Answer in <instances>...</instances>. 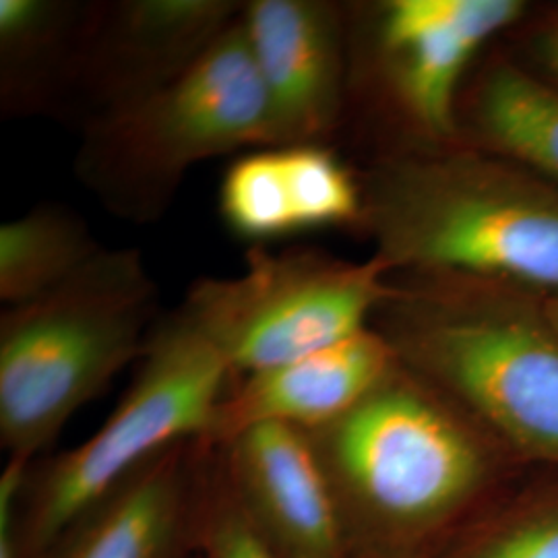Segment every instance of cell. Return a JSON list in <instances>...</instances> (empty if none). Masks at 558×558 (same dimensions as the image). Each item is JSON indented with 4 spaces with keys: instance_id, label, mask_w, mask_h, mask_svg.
I'll use <instances>...</instances> for the list:
<instances>
[{
    "instance_id": "cell-1",
    "label": "cell",
    "mask_w": 558,
    "mask_h": 558,
    "mask_svg": "<svg viewBox=\"0 0 558 558\" xmlns=\"http://www.w3.org/2000/svg\"><path fill=\"white\" fill-rule=\"evenodd\" d=\"M362 230L391 276L558 294V184L468 143L403 145L360 174Z\"/></svg>"
},
{
    "instance_id": "cell-2",
    "label": "cell",
    "mask_w": 558,
    "mask_h": 558,
    "mask_svg": "<svg viewBox=\"0 0 558 558\" xmlns=\"http://www.w3.org/2000/svg\"><path fill=\"white\" fill-rule=\"evenodd\" d=\"M306 435L352 558H430L495 465V437L399 359L352 410Z\"/></svg>"
},
{
    "instance_id": "cell-3",
    "label": "cell",
    "mask_w": 558,
    "mask_h": 558,
    "mask_svg": "<svg viewBox=\"0 0 558 558\" xmlns=\"http://www.w3.org/2000/svg\"><path fill=\"white\" fill-rule=\"evenodd\" d=\"M371 325L490 437L558 465V331L544 296L486 279L399 274Z\"/></svg>"
},
{
    "instance_id": "cell-4",
    "label": "cell",
    "mask_w": 558,
    "mask_h": 558,
    "mask_svg": "<svg viewBox=\"0 0 558 558\" xmlns=\"http://www.w3.org/2000/svg\"><path fill=\"white\" fill-rule=\"evenodd\" d=\"M140 251L101 248L40 299L0 315V445L34 463L66 422L140 360L158 323Z\"/></svg>"
},
{
    "instance_id": "cell-5",
    "label": "cell",
    "mask_w": 558,
    "mask_h": 558,
    "mask_svg": "<svg viewBox=\"0 0 558 558\" xmlns=\"http://www.w3.org/2000/svg\"><path fill=\"white\" fill-rule=\"evenodd\" d=\"M274 145L240 15L179 80L83 126L75 174L106 211L149 223L172 205L193 166Z\"/></svg>"
},
{
    "instance_id": "cell-6",
    "label": "cell",
    "mask_w": 558,
    "mask_h": 558,
    "mask_svg": "<svg viewBox=\"0 0 558 558\" xmlns=\"http://www.w3.org/2000/svg\"><path fill=\"white\" fill-rule=\"evenodd\" d=\"M232 373L180 315L151 329L140 368L100 428L77 447L36 459L13 513L15 558H41L60 532L147 459L205 437Z\"/></svg>"
},
{
    "instance_id": "cell-7",
    "label": "cell",
    "mask_w": 558,
    "mask_h": 558,
    "mask_svg": "<svg viewBox=\"0 0 558 558\" xmlns=\"http://www.w3.org/2000/svg\"><path fill=\"white\" fill-rule=\"evenodd\" d=\"M389 290L391 269L377 255L356 263L308 246H257L236 278L195 281L179 311L242 377L371 327Z\"/></svg>"
},
{
    "instance_id": "cell-8",
    "label": "cell",
    "mask_w": 558,
    "mask_h": 558,
    "mask_svg": "<svg viewBox=\"0 0 558 558\" xmlns=\"http://www.w3.org/2000/svg\"><path fill=\"white\" fill-rule=\"evenodd\" d=\"M350 71L373 83L412 145L458 141V108L480 50L521 20V0H385L371 7ZM408 147V145H405Z\"/></svg>"
},
{
    "instance_id": "cell-9",
    "label": "cell",
    "mask_w": 558,
    "mask_h": 558,
    "mask_svg": "<svg viewBox=\"0 0 558 558\" xmlns=\"http://www.w3.org/2000/svg\"><path fill=\"white\" fill-rule=\"evenodd\" d=\"M236 0L87 4L52 112L81 126L179 80L240 20Z\"/></svg>"
},
{
    "instance_id": "cell-10",
    "label": "cell",
    "mask_w": 558,
    "mask_h": 558,
    "mask_svg": "<svg viewBox=\"0 0 558 558\" xmlns=\"http://www.w3.org/2000/svg\"><path fill=\"white\" fill-rule=\"evenodd\" d=\"M242 25L276 145H329L348 112V11L327 0H251Z\"/></svg>"
},
{
    "instance_id": "cell-11",
    "label": "cell",
    "mask_w": 558,
    "mask_h": 558,
    "mask_svg": "<svg viewBox=\"0 0 558 558\" xmlns=\"http://www.w3.org/2000/svg\"><path fill=\"white\" fill-rule=\"evenodd\" d=\"M216 449L242 511L279 558H352L338 500L304 430L265 424Z\"/></svg>"
},
{
    "instance_id": "cell-12",
    "label": "cell",
    "mask_w": 558,
    "mask_h": 558,
    "mask_svg": "<svg viewBox=\"0 0 558 558\" xmlns=\"http://www.w3.org/2000/svg\"><path fill=\"white\" fill-rule=\"evenodd\" d=\"M220 214L251 248L320 230L362 228V179L331 145H274L240 154L223 174Z\"/></svg>"
},
{
    "instance_id": "cell-13",
    "label": "cell",
    "mask_w": 558,
    "mask_h": 558,
    "mask_svg": "<svg viewBox=\"0 0 558 558\" xmlns=\"http://www.w3.org/2000/svg\"><path fill=\"white\" fill-rule=\"evenodd\" d=\"M396 364L393 348L371 325L306 356L232 377L199 442L221 447L265 424L317 430L352 410Z\"/></svg>"
},
{
    "instance_id": "cell-14",
    "label": "cell",
    "mask_w": 558,
    "mask_h": 558,
    "mask_svg": "<svg viewBox=\"0 0 558 558\" xmlns=\"http://www.w3.org/2000/svg\"><path fill=\"white\" fill-rule=\"evenodd\" d=\"M197 440L147 459L81 511L41 558H191Z\"/></svg>"
},
{
    "instance_id": "cell-15",
    "label": "cell",
    "mask_w": 558,
    "mask_h": 558,
    "mask_svg": "<svg viewBox=\"0 0 558 558\" xmlns=\"http://www.w3.org/2000/svg\"><path fill=\"white\" fill-rule=\"evenodd\" d=\"M458 141L558 184V87L509 60H493L461 92Z\"/></svg>"
},
{
    "instance_id": "cell-16",
    "label": "cell",
    "mask_w": 558,
    "mask_h": 558,
    "mask_svg": "<svg viewBox=\"0 0 558 558\" xmlns=\"http://www.w3.org/2000/svg\"><path fill=\"white\" fill-rule=\"evenodd\" d=\"M87 4L0 0V89L11 114L52 112Z\"/></svg>"
},
{
    "instance_id": "cell-17",
    "label": "cell",
    "mask_w": 558,
    "mask_h": 558,
    "mask_svg": "<svg viewBox=\"0 0 558 558\" xmlns=\"http://www.w3.org/2000/svg\"><path fill=\"white\" fill-rule=\"evenodd\" d=\"M89 226L60 205H38L0 226V300L40 299L100 253Z\"/></svg>"
},
{
    "instance_id": "cell-18",
    "label": "cell",
    "mask_w": 558,
    "mask_h": 558,
    "mask_svg": "<svg viewBox=\"0 0 558 558\" xmlns=\"http://www.w3.org/2000/svg\"><path fill=\"white\" fill-rule=\"evenodd\" d=\"M191 555L195 558H279L242 511L223 474L220 451L197 440Z\"/></svg>"
},
{
    "instance_id": "cell-19",
    "label": "cell",
    "mask_w": 558,
    "mask_h": 558,
    "mask_svg": "<svg viewBox=\"0 0 558 558\" xmlns=\"http://www.w3.org/2000/svg\"><path fill=\"white\" fill-rule=\"evenodd\" d=\"M442 558H558V497L480 530Z\"/></svg>"
},
{
    "instance_id": "cell-20",
    "label": "cell",
    "mask_w": 558,
    "mask_h": 558,
    "mask_svg": "<svg viewBox=\"0 0 558 558\" xmlns=\"http://www.w3.org/2000/svg\"><path fill=\"white\" fill-rule=\"evenodd\" d=\"M536 57L544 69V80L555 83L558 87V13L539 27L538 36L534 40Z\"/></svg>"
},
{
    "instance_id": "cell-21",
    "label": "cell",
    "mask_w": 558,
    "mask_h": 558,
    "mask_svg": "<svg viewBox=\"0 0 558 558\" xmlns=\"http://www.w3.org/2000/svg\"><path fill=\"white\" fill-rule=\"evenodd\" d=\"M544 304H546V311L558 331V294L557 296H544Z\"/></svg>"
},
{
    "instance_id": "cell-22",
    "label": "cell",
    "mask_w": 558,
    "mask_h": 558,
    "mask_svg": "<svg viewBox=\"0 0 558 558\" xmlns=\"http://www.w3.org/2000/svg\"><path fill=\"white\" fill-rule=\"evenodd\" d=\"M191 558H195V557H191Z\"/></svg>"
}]
</instances>
